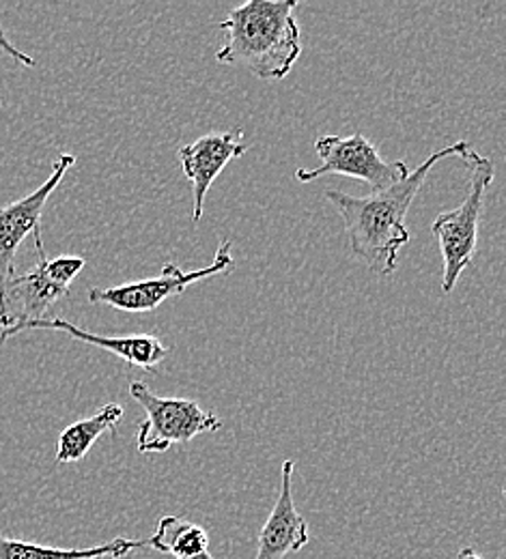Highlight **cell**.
Masks as SVG:
<instances>
[{
  "instance_id": "obj_16",
  "label": "cell",
  "mask_w": 506,
  "mask_h": 559,
  "mask_svg": "<svg viewBox=\"0 0 506 559\" xmlns=\"http://www.w3.org/2000/svg\"><path fill=\"white\" fill-rule=\"evenodd\" d=\"M457 559H483V558H481V556H479V554H476V551H472V549H468V547H466V549H461V551H459V554H457Z\"/></svg>"
},
{
  "instance_id": "obj_11",
  "label": "cell",
  "mask_w": 506,
  "mask_h": 559,
  "mask_svg": "<svg viewBox=\"0 0 506 559\" xmlns=\"http://www.w3.org/2000/svg\"><path fill=\"white\" fill-rule=\"evenodd\" d=\"M31 330H50V332H63L68 336H72L75 341H82L86 345H93L97 349L108 350L117 357H121L128 366L134 368H143L153 372L155 366H160L166 355L168 347L157 341L155 336H146V334H137V336H99V334H91L78 325H73L66 319H46L35 323Z\"/></svg>"
},
{
  "instance_id": "obj_15",
  "label": "cell",
  "mask_w": 506,
  "mask_h": 559,
  "mask_svg": "<svg viewBox=\"0 0 506 559\" xmlns=\"http://www.w3.org/2000/svg\"><path fill=\"white\" fill-rule=\"evenodd\" d=\"M0 50H2L7 57H11L15 63L24 66V68H35V66H37V61H35L33 57H28L26 52H22L20 48H15V46L9 41L7 33H4V28H2V22H0Z\"/></svg>"
},
{
  "instance_id": "obj_14",
  "label": "cell",
  "mask_w": 506,
  "mask_h": 559,
  "mask_svg": "<svg viewBox=\"0 0 506 559\" xmlns=\"http://www.w3.org/2000/svg\"><path fill=\"white\" fill-rule=\"evenodd\" d=\"M149 540V547L175 559H214L210 556V536L208 532L181 516H162L155 525V532Z\"/></svg>"
},
{
  "instance_id": "obj_3",
  "label": "cell",
  "mask_w": 506,
  "mask_h": 559,
  "mask_svg": "<svg viewBox=\"0 0 506 559\" xmlns=\"http://www.w3.org/2000/svg\"><path fill=\"white\" fill-rule=\"evenodd\" d=\"M37 265L24 276H13L0 290V345L11 336L50 319V310L70 295L73 280L86 261L82 257L48 259L42 237H35Z\"/></svg>"
},
{
  "instance_id": "obj_10",
  "label": "cell",
  "mask_w": 506,
  "mask_h": 559,
  "mask_svg": "<svg viewBox=\"0 0 506 559\" xmlns=\"http://www.w3.org/2000/svg\"><path fill=\"white\" fill-rule=\"evenodd\" d=\"M293 461L283 463L281 492L263 530L259 532L255 559H285L310 543L308 523L297 512L293 499Z\"/></svg>"
},
{
  "instance_id": "obj_6",
  "label": "cell",
  "mask_w": 506,
  "mask_h": 559,
  "mask_svg": "<svg viewBox=\"0 0 506 559\" xmlns=\"http://www.w3.org/2000/svg\"><path fill=\"white\" fill-rule=\"evenodd\" d=\"M315 148L321 157V166L313 170L297 168L295 179L299 183H310L328 175H343L361 179L375 194L392 188L410 175L405 162H386L375 144L362 134L321 136L315 142Z\"/></svg>"
},
{
  "instance_id": "obj_5",
  "label": "cell",
  "mask_w": 506,
  "mask_h": 559,
  "mask_svg": "<svg viewBox=\"0 0 506 559\" xmlns=\"http://www.w3.org/2000/svg\"><path fill=\"white\" fill-rule=\"evenodd\" d=\"M130 396L145 412L137 437V448L143 454H160L173 445L190 443L199 435L222 428V419L203 409L197 401L157 396L143 381L130 383Z\"/></svg>"
},
{
  "instance_id": "obj_1",
  "label": "cell",
  "mask_w": 506,
  "mask_h": 559,
  "mask_svg": "<svg viewBox=\"0 0 506 559\" xmlns=\"http://www.w3.org/2000/svg\"><path fill=\"white\" fill-rule=\"evenodd\" d=\"M472 153L470 142L459 140L432 153L416 170L384 192H375L366 199L350 197L337 190H328L326 199L337 207L345 222L350 250L364 261L375 274L390 276L397 272L399 250L410 241L405 228V215L421 192L427 175L437 162L446 157H461L468 162Z\"/></svg>"
},
{
  "instance_id": "obj_9",
  "label": "cell",
  "mask_w": 506,
  "mask_h": 559,
  "mask_svg": "<svg viewBox=\"0 0 506 559\" xmlns=\"http://www.w3.org/2000/svg\"><path fill=\"white\" fill-rule=\"evenodd\" d=\"M248 151L242 130L205 134L179 148V162L186 179L192 183V222L199 224L205 210V197L214 186L217 175L231 159L242 157Z\"/></svg>"
},
{
  "instance_id": "obj_13",
  "label": "cell",
  "mask_w": 506,
  "mask_h": 559,
  "mask_svg": "<svg viewBox=\"0 0 506 559\" xmlns=\"http://www.w3.org/2000/svg\"><path fill=\"white\" fill-rule=\"evenodd\" d=\"M121 418L123 407L117 403H108L102 409H97L91 418L78 419L70 424L57 441V465H72L82 461L95 445V441L104 432L115 430Z\"/></svg>"
},
{
  "instance_id": "obj_2",
  "label": "cell",
  "mask_w": 506,
  "mask_h": 559,
  "mask_svg": "<svg viewBox=\"0 0 506 559\" xmlns=\"http://www.w3.org/2000/svg\"><path fill=\"white\" fill-rule=\"evenodd\" d=\"M295 0H248L233 9L217 28L224 44L217 63L244 66L261 80H283L302 55Z\"/></svg>"
},
{
  "instance_id": "obj_8",
  "label": "cell",
  "mask_w": 506,
  "mask_h": 559,
  "mask_svg": "<svg viewBox=\"0 0 506 559\" xmlns=\"http://www.w3.org/2000/svg\"><path fill=\"white\" fill-rule=\"evenodd\" d=\"M75 164V155L61 153L55 164L50 177L33 190L28 197L0 207V290L9 280L15 276V254L22 241L33 235L42 237V215L52 192L61 186L66 175Z\"/></svg>"
},
{
  "instance_id": "obj_12",
  "label": "cell",
  "mask_w": 506,
  "mask_h": 559,
  "mask_svg": "<svg viewBox=\"0 0 506 559\" xmlns=\"http://www.w3.org/2000/svg\"><path fill=\"white\" fill-rule=\"evenodd\" d=\"M146 547H149V540H130L119 536L97 547L61 549V547H48V545L7 538L0 534V559H121L139 554Z\"/></svg>"
},
{
  "instance_id": "obj_4",
  "label": "cell",
  "mask_w": 506,
  "mask_h": 559,
  "mask_svg": "<svg viewBox=\"0 0 506 559\" xmlns=\"http://www.w3.org/2000/svg\"><path fill=\"white\" fill-rule=\"evenodd\" d=\"M470 166V190L466 201L455 210L439 213L432 224L444 259L442 293H452L463 270L472 263L479 248V226L485 207V194L494 181V164L474 148L466 162Z\"/></svg>"
},
{
  "instance_id": "obj_7",
  "label": "cell",
  "mask_w": 506,
  "mask_h": 559,
  "mask_svg": "<svg viewBox=\"0 0 506 559\" xmlns=\"http://www.w3.org/2000/svg\"><path fill=\"white\" fill-rule=\"evenodd\" d=\"M235 261L231 257V241L222 239L217 246L216 259L203 270L184 272L181 267L166 263L157 278L128 282L113 288H91L89 301L91 304H106L123 312H153L162 306L168 297L184 293L190 284L201 280L212 278L226 270H233Z\"/></svg>"
}]
</instances>
